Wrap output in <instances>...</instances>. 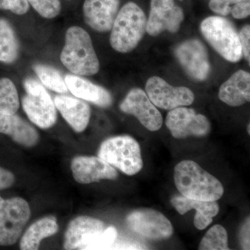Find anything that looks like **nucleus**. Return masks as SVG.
Segmentation results:
<instances>
[{"mask_svg": "<svg viewBox=\"0 0 250 250\" xmlns=\"http://www.w3.org/2000/svg\"><path fill=\"white\" fill-rule=\"evenodd\" d=\"M20 45L11 23L0 18V62L12 63L19 55Z\"/></svg>", "mask_w": 250, "mask_h": 250, "instance_id": "nucleus-23", "label": "nucleus"}, {"mask_svg": "<svg viewBox=\"0 0 250 250\" xmlns=\"http://www.w3.org/2000/svg\"><path fill=\"white\" fill-rule=\"evenodd\" d=\"M200 250H228V235L222 225H215L208 229L199 246Z\"/></svg>", "mask_w": 250, "mask_h": 250, "instance_id": "nucleus-26", "label": "nucleus"}, {"mask_svg": "<svg viewBox=\"0 0 250 250\" xmlns=\"http://www.w3.org/2000/svg\"><path fill=\"white\" fill-rule=\"evenodd\" d=\"M126 223L135 233L152 241L168 239L174 232L170 220L161 212L150 208H141L126 217Z\"/></svg>", "mask_w": 250, "mask_h": 250, "instance_id": "nucleus-8", "label": "nucleus"}, {"mask_svg": "<svg viewBox=\"0 0 250 250\" xmlns=\"http://www.w3.org/2000/svg\"><path fill=\"white\" fill-rule=\"evenodd\" d=\"M174 184L182 196L202 201H217L223 197L221 182L196 162L184 160L174 167Z\"/></svg>", "mask_w": 250, "mask_h": 250, "instance_id": "nucleus-1", "label": "nucleus"}, {"mask_svg": "<svg viewBox=\"0 0 250 250\" xmlns=\"http://www.w3.org/2000/svg\"><path fill=\"white\" fill-rule=\"evenodd\" d=\"M0 133L26 147L36 146L40 138L35 128L16 113H0Z\"/></svg>", "mask_w": 250, "mask_h": 250, "instance_id": "nucleus-18", "label": "nucleus"}, {"mask_svg": "<svg viewBox=\"0 0 250 250\" xmlns=\"http://www.w3.org/2000/svg\"><path fill=\"white\" fill-rule=\"evenodd\" d=\"M231 14L236 19H243L248 17L250 14V1H243L237 3L231 9Z\"/></svg>", "mask_w": 250, "mask_h": 250, "instance_id": "nucleus-32", "label": "nucleus"}, {"mask_svg": "<svg viewBox=\"0 0 250 250\" xmlns=\"http://www.w3.org/2000/svg\"><path fill=\"white\" fill-rule=\"evenodd\" d=\"M250 125H248V134H250Z\"/></svg>", "mask_w": 250, "mask_h": 250, "instance_id": "nucleus-35", "label": "nucleus"}, {"mask_svg": "<svg viewBox=\"0 0 250 250\" xmlns=\"http://www.w3.org/2000/svg\"><path fill=\"white\" fill-rule=\"evenodd\" d=\"M56 108L74 131H84L89 123L91 111L89 105L79 98L57 95L54 98Z\"/></svg>", "mask_w": 250, "mask_h": 250, "instance_id": "nucleus-17", "label": "nucleus"}, {"mask_svg": "<svg viewBox=\"0 0 250 250\" xmlns=\"http://www.w3.org/2000/svg\"><path fill=\"white\" fill-rule=\"evenodd\" d=\"M120 0H85L83 17L87 25L98 32L111 30L118 15Z\"/></svg>", "mask_w": 250, "mask_h": 250, "instance_id": "nucleus-16", "label": "nucleus"}, {"mask_svg": "<svg viewBox=\"0 0 250 250\" xmlns=\"http://www.w3.org/2000/svg\"><path fill=\"white\" fill-rule=\"evenodd\" d=\"M166 126L171 134L177 139L188 137H205L209 134L210 125L208 118L197 114L195 110L177 107L170 110L166 117Z\"/></svg>", "mask_w": 250, "mask_h": 250, "instance_id": "nucleus-9", "label": "nucleus"}, {"mask_svg": "<svg viewBox=\"0 0 250 250\" xmlns=\"http://www.w3.org/2000/svg\"><path fill=\"white\" fill-rule=\"evenodd\" d=\"M98 155L127 175H134L143 169L141 147L130 136H114L105 140L100 146Z\"/></svg>", "mask_w": 250, "mask_h": 250, "instance_id": "nucleus-4", "label": "nucleus"}, {"mask_svg": "<svg viewBox=\"0 0 250 250\" xmlns=\"http://www.w3.org/2000/svg\"><path fill=\"white\" fill-rule=\"evenodd\" d=\"M16 182L14 174L0 166V190L12 187Z\"/></svg>", "mask_w": 250, "mask_h": 250, "instance_id": "nucleus-33", "label": "nucleus"}, {"mask_svg": "<svg viewBox=\"0 0 250 250\" xmlns=\"http://www.w3.org/2000/svg\"><path fill=\"white\" fill-rule=\"evenodd\" d=\"M184 18L183 10L174 0H152L146 31L153 36L165 31L177 32Z\"/></svg>", "mask_w": 250, "mask_h": 250, "instance_id": "nucleus-12", "label": "nucleus"}, {"mask_svg": "<svg viewBox=\"0 0 250 250\" xmlns=\"http://www.w3.org/2000/svg\"><path fill=\"white\" fill-rule=\"evenodd\" d=\"M171 204L181 215L186 214L192 209L196 210L194 225L199 230L205 229L220 211V207L216 201H202L182 195L172 197Z\"/></svg>", "mask_w": 250, "mask_h": 250, "instance_id": "nucleus-20", "label": "nucleus"}, {"mask_svg": "<svg viewBox=\"0 0 250 250\" xmlns=\"http://www.w3.org/2000/svg\"><path fill=\"white\" fill-rule=\"evenodd\" d=\"M220 100L230 106H242L250 100V75L238 70L220 86L218 94Z\"/></svg>", "mask_w": 250, "mask_h": 250, "instance_id": "nucleus-21", "label": "nucleus"}, {"mask_svg": "<svg viewBox=\"0 0 250 250\" xmlns=\"http://www.w3.org/2000/svg\"><path fill=\"white\" fill-rule=\"evenodd\" d=\"M60 59L69 71L79 76H91L100 70V62L89 34L77 26L67 29Z\"/></svg>", "mask_w": 250, "mask_h": 250, "instance_id": "nucleus-2", "label": "nucleus"}, {"mask_svg": "<svg viewBox=\"0 0 250 250\" xmlns=\"http://www.w3.org/2000/svg\"><path fill=\"white\" fill-rule=\"evenodd\" d=\"M175 55L190 78L197 82L207 80L210 64L207 49L200 41L192 39L182 42L176 48Z\"/></svg>", "mask_w": 250, "mask_h": 250, "instance_id": "nucleus-13", "label": "nucleus"}, {"mask_svg": "<svg viewBox=\"0 0 250 250\" xmlns=\"http://www.w3.org/2000/svg\"><path fill=\"white\" fill-rule=\"evenodd\" d=\"M29 4L42 17L52 19L57 17L62 11V4L59 0H27Z\"/></svg>", "mask_w": 250, "mask_h": 250, "instance_id": "nucleus-28", "label": "nucleus"}, {"mask_svg": "<svg viewBox=\"0 0 250 250\" xmlns=\"http://www.w3.org/2000/svg\"><path fill=\"white\" fill-rule=\"evenodd\" d=\"M146 94L156 107L172 110L180 106H189L194 101V94L187 87H174L159 77L147 80Z\"/></svg>", "mask_w": 250, "mask_h": 250, "instance_id": "nucleus-10", "label": "nucleus"}, {"mask_svg": "<svg viewBox=\"0 0 250 250\" xmlns=\"http://www.w3.org/2000/svg\"><path fill=\"white\" fill-rule=\"evenodd\" d=\"M147 28V18L134 2L125 5L117 15L110 36V43L117 52L128 53L142 40Z\"/></svg>", "mask_w": 250, "mask_h": 250, "instance_id": "nucleus-3", "label": "nucleus"}, {"mask_svg": "<svg viewBox=\"0 0 250 250\" xmlns=\"http://www.w3.org/2000/svg\"><path fill=\"white\" fill-rule=\"evenodd\" d=\"M250 218L245 220L239 233V241L243 250H250Z\"/></svg>", "mask_w": 250, "mask_h": 250, "instance_id": "nucleus-34", "label": "nucleus"}, {"mask_svg": "<svg viewBox=\"0 0 250 250\" xmlns=\"http://www.w3.org/2000/svg\"><path fill=\"white\" fill-rule=\"evenodd\" d=\"M29 9L27 0H0V9L10 11L16 15H24Z\"/></svg>", "mask_w": 250, "mask_h": 250, "instance_id": "nucleus-29", "label": "nucleus"}, {"mask_svg": "<svg viewBox=\"0 0 250 250\" xmlns=\"http://www.w3.org/2000/svg\"><path fill=\"white\" fill-rule=\"evenodd\" d=\"M70 167L74 179L82 184L94 183L102 179L115 180L118 177L114 167L96 156H76L72 159Z\"/></svg>", "mask_w": 250, "mask_h": 250, "instance_id": "nucleus-14", "label": "nucleus"}, {"mask_svg": "<svg viewBox=\"0 0 250 250\" xmlns=\"http://www.w3.org/2000/svg\"><path fill=\"white\" fill-rule=\"evenodd\" d=\"M120 109L123 113L136 117L149 131H158L162 126L163 117L160 111L141 88L130 90L120 105Z\"/></svg>", "mask_w": 250, "mask_h": 250, "instance_id": "nucleus-11", "label": "nucleus"}, {"mask_svg": "<svg viewBox=\"0 0 250 250\" xmlns=\"http://www.w3.org/2000/svg\"><path fill=\"white\" fill-rule=\"evenodd\" d=\"M23 85L26 95L22 106L28 118L42 129L53 126L57 121V108L45 86L32 78L26 79Z\"/></svg>", "mask_w": 250, "mask_h": 250, "instance_id": "nucleus-6", "label": "nucleus"}, {"mask_svg": "<svg viewBox=\"0 0 250 250\" xmlns=\"http://www.w3.org/2000/svg\"><path fill=\"white\" fill-rule=\"evenodd\" d=\"M206 40L223 58L230 62H239L243 57L239 36L229 21L218 16L206 18L201 24Z\"/></svg>", "mask_w": 250, "mask_h": 250, "instance_id": "nucleus-5", "label": "nucleus"}, {"mask_svg": "<svg viewBox=\"0 0 250 250\" xmlns=\"http://www.w3.org/2000/svg\"><path fill=\"white\" fill-rule=\"evenodd\" d=\"M20 108L16 85L9 78L0 79V113L13 114Z\"/></svg>", "mask_w": 250, "mask_h": 250, "instance_id": "nucleus-25", "label": "nucleus"}, {"mask_svg": "<svg viewBox=\"0 0 250 250\" xmlns=\"http://www.w3.org/2000/svg\"><path fill=\"white\" fill-rule=\"evenodd\" d=\"M240 42L242 49L243 55L245 58L248 61V62H250V25H246L241 31H240L239 34Z\"/></svg>", "mask_w": 250, "mask_h": 250, "instance_id": "nucleus-31", "label": "nucleus"}, {"mask_svg": "<svg viewBox=\"0 0 250 250\" xmlns=\"http://www.w3.org/2000/svg\"><path fill=\"white\" fill-rule=\"evenodd\" d=\"M104 229V224L99 219L81 215L73 219L65 231V250H86L95 234Z\"/></svg>", "mask_w": 250, "mask_h": 250, "instance_id": "nucleus-15", "label": "nucleus"}, {"mask_svg": "<svg viewBox=\"0 0 250 250\" xmlns=\"http://www.w3.org/2000/svg\"><path fill=\"white\" fill-rule=\"evenodd\" d=\"M30 217V207L22 197L0 195V246L16 244Z\"/></svg>", "mask_w": 250, "mask_h": 250, "instance_id": "nucleus-7", "label": "nucleus"}, {"mask_svg": "<svg viewBox=\"0 0 250 250\" xmlns=\"http://www.w3.org/2000/svg\"><path fill=\"white\" fill-rule=\"evenodd\" d=\"M59 231L57 220L53 215H47L39 219L27 229L20 242L22 250L39 249L41 242L44 238L56 234Z\"/></svg>", "mask_w": 250, "mask_h": 250, "instance_id": "nucleus-22", "label": "nucleus"}, {"mask_svg": "<svg viewBox=\"0 0 250 250\" xmlns=\"http://www.w3.org/2000/svg\"><path fill=\"white\" fill-rule=\"evenodd\" d=\"M33 70L44 86L49 90L59 94L67 93L68 91L65 79L54 67L44 64H35Z\"/></svg>", "mask_w": 250, "mask_h": 250, "instance_id": "nucleus-24", "label": "nucleus"}, {"mask_svg": "<svg viewBox=\"0 0 250 250\" xmlns=\"http://www.w3.org/2000/svg\"><path fill=\"white\" fill-rule=\"evenodd\" d=\"M117 236L118 231L116 228L113 226L108 227L94 236L87 246L86 250L106 249L114 243Z\"/></svg>", "mask_w": 250, "mask_h": 250, "instance_id": "nucleus-27", "label": "nucleus"}, {"mask_svg": "<svg viewBox=\"0 0 250 250\" xmlns=\"http://www.w3.org/2000/svg\"><path fill=\"white\" fill-rule=\"evenodd\" d=\"M243 1H250V0H210L209 8L213 12L222 15L228 16L231 14L233 6L237 3Z\"/></svg>", "mask_w": 250, "mask_h": 250, "instance_id": "nucleus-30", "label": "nucleus"}, {"mask_svg": "<svg viewBox=\"0 0 250 250\" xmlns=\"http://www.w3.org/2000/svg\"><path fill=\"white\" fill-rule=\"evenodd\" d=\"M65 82L68 90L76 98L89 102L100 106L107 108L113 103L111 93L100 85L76 75H67Z\"/></svg>", "mask_w": 250, "mask_h": 250, "instance_id": "nucleus-19", "label": "nucleus"}]
</instances>
